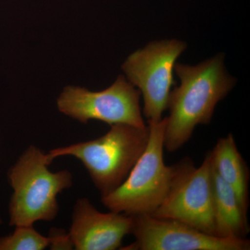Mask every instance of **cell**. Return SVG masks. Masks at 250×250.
Wrapping results in <instances>:
<instances>
[{"mask_svg":"<svg viewBox=\"0 0 250 250\" xmlns=\"http://www.w3.org/2000/svg\"><path fill=\"white\" fill-rule=\"evenodd\" d=\"M132 226L131 215L111 210L101 213L83 197L77 200L74 207L69 235L75 250H120Z\"/></svg>","mask_w":250,"mask_h":250,"instance_id":"9","label":"cell"},{"mask_svg":"<svg viewBox=\"0 0 250 250\" xmlns=\"http://www.w3.org/2000/svg\"><path fill=\"white\" fill-rule=\"evenodd\" d=\"M213 170L220 178L231 187L243 207L249 208L250 170L237 147L232 134L220 138L210 151Z\"/></svg>","mask_w":250,"mask_h":250,"instance_id":"10","label":"cell"},{"mask_svg":"<svg viewBox=\"0 0 250 250\" xmlns=\"http://www.w3.org/2000/svg\"><path fill=\"white\" fill-rule=\"evenodd\" d=\"M39 148L31 146L9 171L14 190L9 204L11 226H33L37 221H52L58 215L57 196L72 185V174L49 170L52 164Z\"/></svg>","mask_w":250,"mask_h":250,"instance_id":"3","label":"cell"},{"mask_svg":"<svg viewBox=\"0 0 250 250\" xmlns=\"http://www.w3.org/2000/svg\"><path fill=\"white\" fill-rule=\"evenodd\" d=\"M140 90L120 75L103 91L67 86L57 100V106L62 113L85 124L95 120L110 126L127 124L143 127L146 125L140 107Z\"/></svg>","mask_w":250,"mask_h":250,"instance_id":"7","label":"cell"},{"mask_svg":"<svg viewBox=\"0 0 250 250\" xmlns=\"http://www.w3.org/2000/svg\"><path fill=\"white\" fill-rule=\"evenodd\" d=\"M149 126L111 125L101 137L55 148L47 156L53 161L62 156H72L82 161L101 194L108 195L126 179L147 147Z\"/></svg>","mask_w":250,"mask_h":250,"instance_id":"2","label":"cell"},{"mask_svg":"<svg viewBox=\"0 0 250 250\" xmlns=\"http://www.w3.org/2000/svg\"><path fill=\"white\" fill-rule=\"evenodd\" d=\"M152 215L178 220L216 236L210 152L197 167L190 158H184L177 163V173L170 192Z\"/></svg>","mask_w":250,"mask_h":250,"instance_id":"5","label":"cell"},{"mask_svg":"<svg viewBox=\"0 0 250 250\" xmlns=\"http://www.w3.org/2000/svg\"><path fill=\"white\" fill-rule=\"evenodd\" d=\"M50 246L52 250H72L74 248L69 233H65L62 229H51L49 233Z\"/></svg>","mask_w":250,"mask_h":250,"instance_id":"13","label":"cell"},{"mask_svg":"<svg viewBox=\"0 0 250 250\" xmlns=\"http://www.w3.org/2000/svg\"><path fill=\"white\" fill-rule=\"evenodd\" d=\"M167 117L148 123L147 147L124 182L113 191L101 197L109 210L128 215H152L166 200L173 183L177 163L166 165L164 135Z\"/></svg>","mask_w":250,"mask_h":250,"instance_id":"4","label":"cell"},{"mask_svg":"<svg viewBox=\"0 0 250 250\" xmlns=\"http://www.w3.org/2000/svg\"><path fill=\"white\" fill-rule=\"evenodd\" d=\"M135 241L123 250H250L247 238H223L172 219L131 215Z\"/></svg>","mask_w":250,"mask_h":250,"instance_id":"8","label":"cell"},{"mask_svg":"<svg viewBox=\"0 0 250 250\" xmlns=\"http://www.w3.org/2000/svg\"><path fill=\"white\" fill-rule=\"evenodd\" d=\"M187 48L178 40L154 41L128 57L123 70L128 80L142 94L143 114L148 123H158L168 106L170 88L174 84L176 60Z\"/></svg>","mask_w":250,"mask_h":250,"instance_id":"6","label":"cell"},{"mask_svg":"<svg viewBox=\"0 0 250 250\" xmlns=\"http://www.w3.org/2000/svg\"><path fill=\"white\" fill-rule=\"evenodd\" d=\"M2 223V220H1V216H0V224Z\"/></svg>","mask_w":250,"mask_h":250,"instance_id":"14","label":"cell"},{"mask_svg":"<svg viewBox=\"0 0 250 250\" xmlns=\"http://www.w3.org/2000/svg\"><path fill=\"white\" fill-rule=\"evenodd\" d=\"M50 243L49 237L42 236L33 226H18L14 233L0 238V250H42Z\"/></svg>","mask_w":250,"mask_h":250,"instance_id":"12","label":"cell"},{"mask_svg":"<svg viewBox=\"0 0 250 250\" xmlns=\"http://www.w3.org/2000/svg\"><path fill=\"white\" fill-rule=\"evenodd\" d=\"M213 172V218L215 236L223 238H246L250 231L248 213L243 210L236 193Z\"/></svg>","mask_w":250,"mask_h":250,"instance_id":"11","label":"cell"},{"mask_svg":"<svg viewBox=\"0 0 250 250\" xmlns=\"http://www.w3.org/2000/svg\"><path fill=\"white\" fill-rule=\"evenodd\" d=\"M224 55L218 54L195 66L175 63L180 85L170 92L164 147L173 153L191 139L195 127L208 125L215 106L236 83L224 67Z\"/></svg>","mask_w":250,"mask_h":250,"instance_id":"1","label":"cell"}]
</instances>
